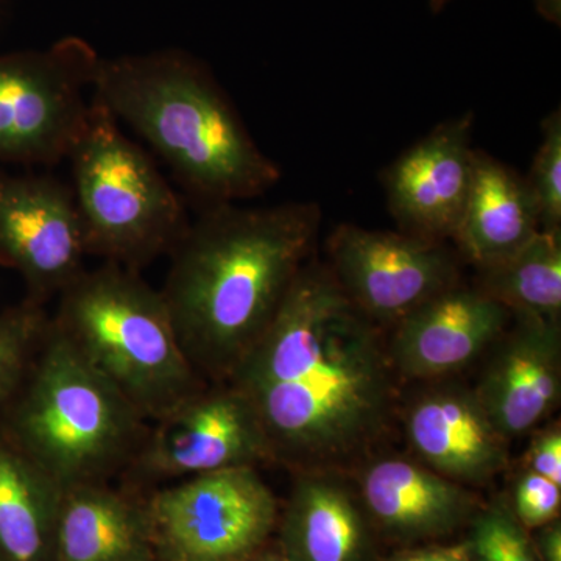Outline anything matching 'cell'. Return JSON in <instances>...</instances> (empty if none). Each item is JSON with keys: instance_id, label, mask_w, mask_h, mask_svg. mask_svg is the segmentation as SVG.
<instances>
[{"instance_id": "31", "label": "cell", "mask_w": 561, "mask_h": 561, "mask_svg": "<svg viewBox=\"0 0 561 561\" xmlns=\"http://www.w3.org/2000/svg\"><path fill=\"white\" fill-rule=\"evenodd\" d=\"M449 2H451V0H430V7L434 13H440Z\"/></svg>"}, {"instance_id": "13", "label": "cell", "mask_w": 561, "mask_h": 561, "mask_svg": "<svg viewBox=\"0 0 561 561\" xmlns=\"http://www.w3.org/2000/svg\"><path fill=\"white\" fill-rule=\"evenodd\" d=\"M511 321L501 302L460 280L391 327V365L413 381L446 378L489 351Z\"/></svg>"}, {"instance_id": "24", "label": "cell", "mask_w": 561, "mask_h": 561, "mask_svg": "<svg viewBox=\"0 0 561 561\" xmlns=\"http://www.w3.org/2000/svg\"><path fill=\"white\" fill-rule=\"evenodd\" d=\"M541 230H561V113L542 122V139L526 179Z\"/></svg>"}, {"instance_id": "3", "label": "cell", "mask_w": 561, "mask_h": 561, "mask_svg": "<svg viewBox=\"0 0 561 561\" xmlns=\"http://www.w3.org/2000/svg\"><path fill=\"white\" fill-rule=\"evenodd\" d=\"M92 94L203 208L260 197L280 179L210 70L187 51L101 58Z\"/></svg>"}, {"instance_id": "32", "label": "cell", "mask_w": 561, "mask_h": 561, "mask_svg": "<svg viewBox=\"0 0 561 561\" xmlns=\"http://www.w3.org/2000/svg\"><path fill=\"white\" fill-rule=\"evenodd\" d=\"M157 561H160V560H157Z\"/></svg>"}, {"instance_id": "14", "label": "cell", "mask_w": 561, "mask_h": 561, "mask_svg": "<svg viewBox=\"0 0 561 561\" xmlns=\"http://www.w3.org/2000/svg\"><path fill=\"white\" fill-rule=\"evenodd\" d=\"M491 345L478 386L479 401L507 440L534 430L559 405L561 321L512 316Z\"/></svg>"}, {"instance_id": "8", "label": "cell", "mask_w": 561, "mask_h": 561, "mask_svg": "<svg viewBox=\"0 0 561 561\" xmlns=\"http://www.w3.org/2000/svg\"><path fill=\"white\" fill-rule=\"evenodd\" d=\"M160 561H242L267 546L278 502L254 467L228 468L142 494Z\"/></svg>"}, {"instance_id": "11", "label": "cell", "mask_w": 561, "mask_h": 561, "mask_svg": "<svg viewBox=\"0 0 561 561\" xmlns=\"http://www.w3.org/2000/svg\"><path fill=\"white\" fill-rule=\"evenodd\" d=\"M88 256L70 184L50 175L0 171V265L16 271L27 298L46 302L81 272Z\"/></svg>"}, {"instance_id": "20", "label": "cell", "mask_w": 561, "mask_h": 561, "mask_svg": "<svg viewBox=\"0 0 561 561\" xmlns=\"http://www.w3.org/2000/svg\"><path fill=\"white\" fill-rule=\"evenodd\" d=\"M62 486L0 430V560L50 561Z\"/></svg>"}, {"instance_id": "33", "label": "cell", "mask_w": 561, "mask_h": 561, "mask_svg": "<svg viewBox=\"0 0 561 561\" xmlns=\"http://www.w3.org/2000/svg\"><path fill=\"white\" fill-rule=\"evenodd\" d=\"M0 561H2V560H0Z\"/></svg>"}, {"instance_id": "29", "label": "cell", "mask_w": 561, "mask_h": 561, "mask_svg": "<svg viewBox=\"0 0 561 561\" xmlns=\"http://www.w3.org/2000/svg\"><path fill=\"white\" fill-rule=\"evenodd\" d=\"M534 5L541 18H545L546 21L560 27L561 0H534Z\"/></svg>"}, {"instance_id": "2", "label": "cell", "mask_w": 561, "mask_h": 561, "mask_svg": "<svg viewBox=\"0 0 561 561\" xmlns=\"http://www.w3.org/2000/svg\"><path fill=\"white\" fill-rule=\"evenodd\" d=\"M316 203L205 206L171 251L161 295L194 370L225 382L278 312L311 260Z\"/></svg>"}, {"instance_id": "6", "label": "cell", "mask_w": 561, "mask_h": 561, "mask_svg": "<svg viewBox=\"0 0 561 561\" xmlns=\"http://www.w3.org/2000/svg\"><path fill=\"white\" fill-rule=\"evenodd\" d=\"M91 95L87 127L68 160L88 254L139 272L169 253L191 220L149 153Z\"/></svg>"}, {"instance_id": "25", "label": "cell", "mask_w": 561, "mask_h": 561, "mask_svg": "<svg viewBox=\"0 0 561 561\" xmlns=\"http://www.w3.org/2000/svg\"><path fill=\"white\" fill-rule=\"evenodd\" d=\"M508 504L524 529H540L559 519L561 486L524 468L513 485L512 502Z\"/></svg>"}, {"instance_id": "19", "label": "cell", "mask_w": 561, "mask_h": 561, "mask_svg": "<svg viewBox=\"0 0 561 561\" xmlns=\"http://www.w3.org/2000/svg\"><path fill=\"white\" fill-rule=\"evenodd\" d=\"M540 230L526 179L476 150L470 194L453 238L460 256L481 271L511 256Z\"/></svg>"}, {"instance_id": "4", "label": "cell", "mask_w": 561, "mask_h": 561, "mask_svg": "<svg viewBox=\"0 0 561 561\" xmlns=\"http://www.w3.org/2000/svg\"><path fill=\"white\" fill-rule=\"evenodd\" d=\"M0 430L62 489L121 478L149 430L116 387L49 324Z\"/></svg>"}, {"instance_id": "16", "label": "cell", "mask_w": 561, "mask_h": 561, "mask_svg": "<svg viewBox=\"0 0 561 561\" xmlns=\"http://www.w3.org/2000/svg\"><path fill=\"white\" fill-rule=\"evenodd\" d=\"M359 497L373 522L400 540L443 537L474 515L472 491L419 460L379 457L360 472Z\"/></svg>"}, {"instance_id": "12", "label": "cell", "mask_w": 561, "mask_h": 561, "mask_svg": "<svg viewBox=\"0 0 561 561\" xmlns=\"http://www.w3.org/2000/svg\"><path fill=\"white\" fill-rule=\"evenodd\" d=\"M472 114L443 122L383 172L387 202L405 234L454 238L471 190Z\"/></svg>"}, {"instance_id": "1", "label": "cell", "mask_w": 561, "mask_h": 561, "mask_svg": "<svg viewBox=\"0 0 561 561\" xmlns=\"http://www.w3.org/2000/svg\"><path fill=\"white\" fill-rule=\"evenodd\" d=\"M225 382L253 405L273 461L297 472H341L367 456L397 401L381 328L313 257Z\"/></svg>"}, {"instance_id": "15", "label": "cell", "mask_w": 561, "mask_h": 561, "mask_svg": "<svg viewBox=\"0 0 561 561\" xmlns=\"http://www.w3.org/2000/svg\"><path fill=\"white\" fill-rule=\"evenodd\" d=\"M404 430L416 459L460 485H482L507 467V438L474 389L460 383L416 394L404 411Z\"/></svg>"}, {"instance_id": "9", "label": "cell", "mask_w": 561, "mask_h": 561, "mask_svg": "<svg viewBox=\"0 0 561 561\" xmlns=\"http://www.w3.org/2000/svg\"><path fill=\"white\" fill-rule=\"evenodd\" d=\"M271 461V443L250 401L230 382H206L150 421L119 479L125 489L147 494L206 472Z\"/></svg>"}, {"instance_id": "5", "label": "cell", "mask_w": 561, "mask_h": 561, "mask_svg": "<svg viewBox=\"0 0 561 561\" xmlns=\"http://www.w3.org/2000/svg\"><path fill=\"white\" fill-rule=\"evenodd\" d=\"M58 297L51 327L149 423L206 383L181 348L161 290L139 272L105 262Z\"/></svg>"}, {"instance_id": "26", "label": "cell", "mask_w": 561, "mask_h": 561, "mask_svg": "<svg viewBox=\"0 0 561 561\" xmlns=\"http://www.w3.org/2000/svg\"><path fill=\"white\" fill-rule=\"evenodd\" d=\"M524 468L545 476L549 481L561 486V430L559 423L535 435L526 457H524Z\"/></svg>"}, {"instance_id": "30", "label": "cell", "mask_w": 561, "mask_h": 561, "mask_svg": "<svg viewBox=\"0 0 561 561\" xmlns=\"http://www.w3.org/2000/svg\"><path fill=\"white\" fill-rule=\"evenodd\" d=\"M242 561H289V560H287L286 556H284V553L279 551V548L276 549V551H271V549H267V546H265V548H262L261 551L253 553V556H250L249 559H245Z\"/></svg>"}, {"instance_id": "10", "label": "cell", "mask_w": 561, "mask_h": 561, "mask_svg": "<svg viewBox=\"0 0 561 561\" xmlns=\"http://www.w3.org/2000/svg\"><path fill=\"white\" fill-rule=\"evenodd\" d=\"M330 271L343 294L373 323L394 327L423 302L460 283L446 242L343 224L328 239Z\"/></svg>"}, {"instance_id": "27", "label": "cell", "mask_w": 561, "mask_h": 561, "mask_svg": "<svg viewBox=\"0 0 561 561\" xmlns=\"http://www.w3.org/2000/svg\"><path fill=\"white\" fill-rule=\"evenodd\" d=\"M389 561H471L468 542L457 545H434L413 549L391 557Z\"/></svg>"}, {"instance_id": "28", "label": "cell", "mask_w": 561, "mask_h": 561, "mask_svg": "<svg viewBox=\"0 0 561 561\" xmlns=\"http://www.w3.org/2000/svg\"><path fill=\"white\" fill-rule=\"evenodd\" d=\"M540 561H561V524L559 519L540 527L534 541Z\"/></svg>"}, {"instance_id": "7", "label": "cell", "mask_w": 561, "mask_h": 561, "mask_svg": "<svg viewBox=\"0 0 561 561\" xmlns=\"http://www.w3.org/2000/svg\"><path fill=\"white\" fill-rule=\"evenodd\" d=\"M101 55L65 36L43 50L0 55V160L57 165L87 127Z\"/></svg>"}, {"instance_id": "23", "label": "cell", "mask_w": 561, "mask_h": 561, "mask_svg": "<svg viewBox=\"0 0 561 561\" xmlns=\"http://www.w3.org/2000/svg\"><path fill=\"white\" fill-rule=\"evenodd\" d=\"M471 561H540L529 530L516 519L511 504L491 502L471 518Z\"/></svg>"}, {"instance_id": "17", "label": "cell", "mask_w": 561, "mask_h": 561, "mask_svg": "<svg viewBox=\"0 0 561 561\" xmlns=\"http://www.w3.org/2000/svg\"><path fill=\"white\" fill-rule=\"evenodd\" d=\"M142 494L113 482L62 489L50 561H157Z\"/></svg>"}, {"instance_id": "22", "label": "cell", "mask_w": 561, "mask_h": 561, "mask_svg": "<svg viewBox=\"0 0 561 561\" xmlns=\"http://www.w3.org/2000/svg\"><path fill=\"white\" fill-rule=\"evenodd\" d=\"M49 324L43 302L32 298L0 312V416L27 379Z\"/></svg>"}, {"instance_id": "21", "label": "cell", "mask_w": 561, "mask_h": 561, "mask_svg": "<svg viewBox=\"0 0 561 561\" xmlns=\"http://www.w3.org/2000/svg\"><path fill=\"white\" fill-rule=\"evenodd\" d=\"M478 272L474 286L512 316L561 321V230H540L511 256Z\"/></svg>"}, {"instance_id": "18", "label": "cell", "mask_w": 561, "mask_h": 561, "mask_svg": "<svg viewBox=\"0 0 561 561\" xmlns=\"http://www.w3.org/2000/svg\"><path fill=\"white\" fill-rule=\"evenodd\" d=\"M280 519L279 551L289 561H371L360 497L337 471H300Z\"/></svg>"}]
</instances>
